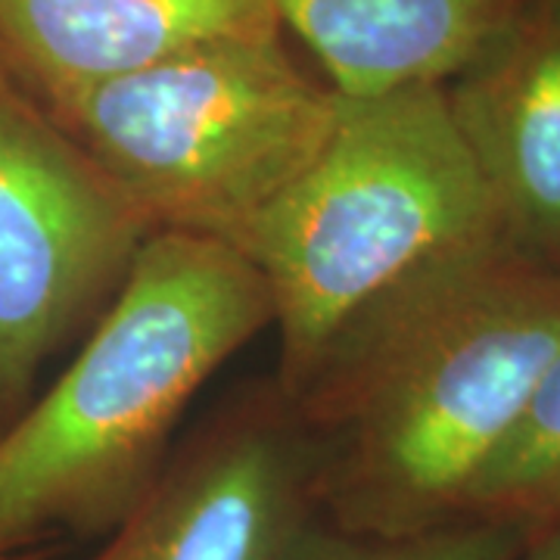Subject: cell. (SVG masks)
I'll list each match as a JSON object with an SVG mask.
<instances>
[{"instance_id": "obj_13", "label": "cell", "mask_w": 560, "mask_h": 560, "mask_svg": "<svg viewBox=\"0 0 560 560\" xmlns=\"http://www.w3.org/2000/svg\"><path fill=\"white\" fill-rule=\"evenodd\" d=\"M0 560H38L35 548H10V545H0Z\"/></svg>"}, {"instance_id": "obj_4", "label": "cell", "mask_w": 560, "mask_h": 560, "mask_svg": "<svg viewBox=\"0 0 560 560\" xmlns=\"http://www.w3.org/2000/svg\"><path fill=\"white\" fill-rule=\"evenodd\" d=\"M340 94L283 35L212 40L44 106L138 206L150 231L243 249L318 160Z\"/></svg>"}, {"instance_id": "obj_6", "label": "cell", "mask_w": 560, "mask_h": 560, "mask_svg": "<svg viewBox=\"0 0 560 560\" xmlns=\"http://www.w3.org/2000/svg\"><path fill=\"white\" fill-rule=\"evenodd\" d=\"M318 517L315 445L275 393L172 452L88 560H280Z\"/></svg>"}, {"instance_id": "obj_12", "label": "cell", "mask_w": 560, "mask_h": 560, "mask_svg": "<svg viewBox=\"0 0 560 560\" xmlns=\"http://www.w3.org/2000/svg\"><path fill=\"white\" fill-rule=\"evenodd\" d=\"M517 560H560V523L536 533Z\"/></svg>"}, {"instance_id": "obj_11", "label": "cell", "mask_w": 560, "mask_h": 560, "mask_svg": "<svg viewBox=\"0 0 560 560\" xmlns=\"http://www.w3.org/2000/svg\"><path fill=\"white\" fill-rule=\"evenodd\" d=\"M529 536L489 521H458L418 536H355L327 521H312L280 560H517Z\"/></svg>"}, {"instance_id": "obj_9", "label": "cell", "mask_w": 560, "mask_h": 560, "mask_svg": "<svg viewBox=\"0 0 560 560\" xmlns=\"http://www.w3.org/2000/svg\"><path fill=\"white\" fill-rule=\"evenodd\" d=\"M533 0H278L283 32L342 97L445 84L521 20Z\"/></svg>"}, {"instance_id": "obj_10", "label": "cell", "mask_w": 560, "mask_h": 560, "mask_svg": "<svg viewBox=\"0 0 560 560\" xmlns=\"http://www.w3.org/2000/svg\"><path fill=\"white\" fill-rule=\"evenodd\" d=\"M464 521L508 523L529 539L560 523V352L486 460Z\"/></svg>"}, {"instance_id": "obj_7", "label": "cell", "mask_w": 560, "mask_h": 560, "mask_svg": "<svg viewBox=\"0 0 560 560\" xmlns=\"http://www.w3.org/2000/svg\"><path fill=\"white\" fill-rule=\"evenodd\" d=\"M442 88L504 241L560 268V0H533Z\"/></svg>"}, {"instance_id": "obj_3", "label": "cell", "mask_w": 560, "mask_h": 560, "mask_svg": "<svg viewBox=\"0 0 560 560\" xmlns=\"http://www.w3.org/2000/svg\"><path fill=\"white\" fill-rule=\"evenodd\" d=\"M499 212L442 84L342 97L320 156L243 243L268 283L290 401L324 346L415 271L495 241Z\"/></svg>"}, {"instance_id": "obj_5", "label": "cell", "mask_w": 560, "mask_h": 560, "mask_svg": "<svg viewBox=\"0 0 560 560\" xmlns=\"http://www.w3.org/2000/svg\"><path fill=\"white\" fill-rule=\"evenodd\" d=\"M150 234L79 140L0 72V430L101 318Z\"/></svg>"}, {"instance_id": "obj_8", "label": "cell", "mask_w": 560, "mask_h": 560, "mask_svg": "<svg viewBox=\"0 0 560 560\" xmlns=\"http://www.w3.org/2000/svg\"><path fill=\"white\" fill-rule=\"evenodd\" d=\"M283 35L278 0H0V72L40 106L212 40Z\"/></svg>"}, {"instance_id": "obj_2", "label": "cell", "mask_w": 560, "mask_h": 560, "mask_svg": "<svg viewBox=\"0 0 560 560\" xmlns=\"http://www.w3.org/2000/svg\"><path fill=\"white\" fill-rule=\"evenodd\" d=\"M271 324L268 283L241 249L150 234L72 364L0 430V545L106 536L172 458L194 396Z\"/></svg>"}, {"instance_id": "obj_1", "label": "cell", "mask_w": 560, "mask_h": 560, "mask_svg": "<svg viewBox=\"0 0 560 560\" xmlns=\"http://www.w3.org/2000/svg\"><path fill=\"white\" fill-rule=\"evenodd\" d=\"M558 352L560 268L504 237L364 305L287 401L318 455L320 521L383 539L464 521Z\"/></svg>"}]
</instances>
